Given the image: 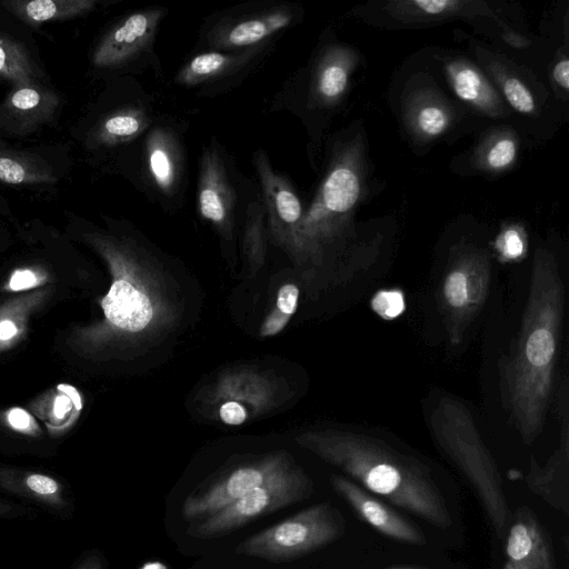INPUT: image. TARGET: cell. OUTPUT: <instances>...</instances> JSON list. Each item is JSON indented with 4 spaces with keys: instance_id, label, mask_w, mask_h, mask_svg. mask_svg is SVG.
I'll use <instances>...</instances> for the list:
<instances>
[{
    "instance_id": "obj_1",
    "label": "cell",
    "mask_w": 569,
    "mask_h": 569,
    "mask_svg": "<svg viewBox=\"0 0 569 569\" xmlns=\"http://www.w3.org/2000/svg\"><path fill=\"white\" fill-rule=\"evenodd\" d=\"M84 241L102 258L111 281L100 300L102 317L74 327L67 343L80 357L99 359L153 338L171 326L176 308L157 270L129 241L90 231Z\"/></svg>"
},
{
    "instance_id": "obj_2",
    "label": "cell",
    "mask_w": 569,
    "mask_h": 569,
    "mask_svg": "<svg viewBox=\"0 0 569 569\" xmlns=\"http://www.w3.org/2000/svg\"><path fill=\"white\" fill-rule=\"evenodd\" d=\"M563 311L565 286L557 264L539 254L515 347L500 366L503 403L527 445L537 438L546 420Z\"/></svg>"
},
{
    "instance_id": "obj_3",
    "label": "cell",
    "mask_w": 569,
    "mask_h": 569,
    "mask_svg": "<svg viewBox=\"0 0 569 569\" xmlns=\"http://www.w3.org/2000/svg\"><path fill=\"white\" fill-rule=\"evenodd\" d=\"M297 443L339 468L363 489L446 529L452 519L430 469L383 440L342 430L306 431Z\"/></svg>"
},
{
    "instance_id": "obj_4",
    "label": "cell",
    "mask_w": 569,
    "mask_h": 569,
    "mask_svg": "<svg viewBox=\"0 0 569 569\" xmlns=\"http://www.w3.org/2000/svg\"><path fill=\"white\" fill-rule=\"evenodd\" d=\"M431 435L475 490L496 535L502 539L512 515L499 469L470 411L459 400L441 397L429 416Z\"/></svg>"
},
{
    "instance_id": "obj_5",
    "label": "cell",
    "mask_w": 569,
    "mask_h": 569,
    "mask_svg": "<svg viewBox=\"0 0 569 569\" xmlns=\"http://www.w3.org/2000/svg\"><path fill=\"white\" fill-rule=\"evenodd\" d=\"M345 520L332 505H313L243 540L239 555L284 562L313 552L345 533Z\"/></svg>"
},
{
    "instance_id": "obj_6",
    "label": "cell",
    "mask_w": 569,
    "mask_h": 569,
    "mask_svg": "<svg viewBox=\"0 0 569 569\" xmlns=\"http://www.w3.org/2000/svg\"><path fill=\"white\" fill-rule=\"evenodd\" d=\"M312 491L313 483L310 477L291 460L260 486L190 526L187 532L201 539L219 537L253 519L301 501Z\"/></svg>"
},
{
    "instance_id": "obj_7",
    "label": "cell",
    "mask_w": 569,
    "mask_h": 569,
    "mask_svg": "<svg viewBox=\"0 0 569 569\" xmlns=\"http://www.w3.org/2000/svg\"><path fill=\"white\" fill-rule=\"evenodd\" d=\"M291 460L288 452L274 451L234 468L203 491L189 496L183 502V518L196 520L213 515L260 486Z\"/></svg>"
},
{
    "instance_id": "obj_8",
    "label": "cell",
    "mask_w": 569,
    "mask_h": 569,
    "mask_svg": "<svg viewBox=\"0 0 569 569\" xmlns=\"http://www.w3.org/2000/svg\"><path fill=\"white\" fill-rule=\"evenodd\" d=\"M487 263L479 260L459 261L446 273L440 291V306L452 343H458L471 318L482 306L489 289Z\"/></svg>"
},
{
    "instance_id": "obj_9",
    "label": "cell",
    "mask_w": 569,
    "mask_h": 569,
    "mask_svg": "<svg viewBox=\"0 0 569 569\" xmlns=\"http://www.w3.org/2000/svg\"><path fill=\"white\" fill-rule=\"evenodd\" d=\"M256 169L263 193L264 214L273 238L289 253L300 258L299 227L302 204L289 181L276 172L267 156L259 151Z\"/></svg>"
},
{
    "instance_id": "obj_10",
    "label": "cell",
    "mask_w": 569,
    "mask_h": 569,
    "mask_svg": "<svg viewBox=\"0 0 569 569\" xmlns=\"http://www.w3.org/2000/svg\"><path fill=\"white\" fill-rule=\"evenodd\" d=\"M279 385L268 372L237 367L220 373L204 399L214 409L223 402H236L251 419L271 410L279 402Z\"/></svg>"
},
{
    "instance_id": "obj_11",
    "label": "cell",
    "mask_w": 569,
    "mask_h": 569,
    "mask_svg": "<svg viewBox=\"0 0 569 569\" xmlns=\"http://www.w3.org/2000/svg\"><path fill=\"white\" fill-rule=\"evenodd\" d=\"M330 483L351 509L381 535L402 543H426V536L419 527L355 481L333 475Z\"/></svg>"
},
{
    "instance_id": "obj_12",
    "label": "cell",
    "mask_w": 569,
    "mask_h": 569,
    "mask_svg": "<svg viewBox=\"0 0 569 569\" xmlns=\"http://www.w3.org/2000/svg\"><path fill=\"white\" fill-rule=\"evenodd\" d=\"M59 97L44 83L13 87L0 102V133L30 136L49 123L58 108Z\"/></svg>"
},
{
    "instance_id": "obj_13",
    "label": "cell",
    "mask_w": 569,
    "mask_h": 569,
    "mask_svg": "<svg viewBox=\"0 0 569 569\" xmlns=\"http://www.w3.org/2000/svg\"><path fill=\"white\" fill-rule=\"evenodd\" d=\"M163 13L161 9H147L120 20L96 47L92 64L97 68H114L131 60L147 48Z\"/></svg>"
},
{
    "instance_id": "obj_14",
    "label": "cell",
    "mask_w": 569,
    "mask_h": 569,
    "mask_svg": "<svg viewBox=\"0 0 569 569\" xmlns=\"http://www.w3.org/2000/svg\"><path fill=\"white\" fill-rule=\"evenodd\" d=\"M197 196L201 217L221 232H230L236 193L227 176L222 159L214 148H209L202 154Z\"/></svg>"
},
{
    "instance_id": "obj_15",
    "label": "cell",
    "mask_w": 569,
    "mask_h": 569,
    "mask_svg": "<svg viewBox=\"0 0 569 569\" xmlns=\"http://www.w3.org/2000/svg\"><path fill=\"white\" fill-rule=\"evenodd\" d=\"M507 561L525 569H556L551 541L528 507L512 516L506 533Z\"/></svg>"
},
{
    "instance_id": "obj_16",
    "label": "cell",
    "mask_w": 569,
    "mask_h": 569,
    "mask_svg": "<svg viewBox=\"0 0 569 569\" xmlns=\"http://www.w3.org/2000/svg\"><path fill=\"white\" fill-rule=\"evenodd\" d=\"M569 442L561 441L542 467L531 457L526 483L531 492L548 505L569 515Z\"/></svg>"
},
{
    "instance_id": "obj_17",
    "label": "cell",
    "mask_w": 569,
    "mask_h": 569,
    "mask_svg": "<svg viewBox=\"0 0 569 569\" xmlns=\"http://www.w3.org/2000/svg\"><path fill=\"white\" fill-rule=\"evenodd\" d=\"M292 20L293 13L289 9L258 12L218 28L212 42L224 49L256 46L289 27Z\"/></svg>"
},
{
    "instance_id": "obj_18",
    "label": "cell",
    "mask_w": 569,
    "mask_h": 569,
    "mask_svg": "<svg viewBox=\"0 0 569 569\" xmlns=\"http://www.w3.org/2000/svg\"><path fill=\"white\" fill-rule=\"evenodd\" d=\"M52 287H39L0 305V352L14 348L26 336L29 320L51 297Z\"/></svg>"
},
{
    "instance_id": "obj_19",
    "label": "cell",
    "mask_w": 569,
    "mask_h": 569,
    "mask_svg": "<svg viewBox=\"0 0 569 569\" xmlns=\"http://www.w3.org/2000/svg\"><path fill=\"white\" fill-rule=\"evenodd\" d=\"M0 4L23 23L39 27L89 13L98 2L96 0H8Z\"/></svg>"
},
{
    "instance_id": "obj_20",
    "label": "cell",
    "mask_w": 569,
    "mask_h": 569,
    "mask_svg": "<svg viewBox=\"0 0 569 569\" xmlns=\"http://www.w3.org/2000/svg\"><path fill=\"white\" fill-rule=\"evenodd\" d=\"M57 181L53 168L39 154L0 148V182L12 186H39Z\"/></svg>"
},
{
    "instance_id": "obj_21",
    "label": "cell",
    "mask_w": 569,
    "mask_h": 569,
    "mask_svg": "<svg viewBox=\"0 0 569 569\" xmlns=\"http://www.w3.org/2000/svg\"><path fill=\"white\" fill-rule=\"evenodd\" d=\"M147 171L163 193H171L180 177V160L171 136L157 129L151 132L146 149Z\"/></svg>"
},
{
    "instance_id": "obj_22",
    "label": "cell",
    "mask_w": 569,
    "mask_h": 569,
    "mask_svg": "<svg viewBox=\"0 0 569 569\" xmlns=\"http://www.w3.org/2000/svg\"><path fill=\"white\" fill-rule=\"evenodd\" d=\"M0 79L13 87L44 83V73L27 48L0 32Z\"/></svg>"
},
{
    "instance_id": "obj_23",
    "label": "cell",
    "mask_w": 569,
    "mask_h": 569,
    "mask_svg": "<svg viewBox=\"0 0 569 569\" xmlns=\"http://www.w3.org/2000/svg\"><path fill=\"white\" fill-rule=\"evenodd\" d=\"M147 126L146 114L136 108L114 111L99 121L91 131L93 146H116L137 137Z\"/></svg>"
},
{
    "instance_id": "obj_24",
    "label": "cell",
    "mask_w": 569,
    "mask_h": 569,
    "mask_svg": "<svg viewBox=\"0 0 569 569\" xmlns=\"http://www.w3.org/2000/svg\"><path fill=\"white\" fill-rule=\"evenodd\" d=\"M241 54H226L218 51L202 52L192 57L178 72L176 80L192 86L227 73L240 66L247 58Z\"/></svg>"
},
{
    "instance_id": "obj_25",
    "label": "cell",
    "mask_w": 569,
    "mask_h": 569,
    "mask_svg": "<svg viewBox=\"0 0 569 569\" xmlns=\"http://www.w3.org/2000/svg\"><path fill=\"white\" fill-rule=\"evenodd\" d=\"M263 204L259 201L252 202L248 208L244 229V249L252 266L260 264L263 258Z\"/></svg>"
},
{
    "instance_id": "obj_26",
    "label": "cell",
    "mask_w": 569,
    "mask_h": 569,
    "mask_svg": "<svg viewBox=\"0 0 569 569\" xmlns=\"http://www.w3.org/2000/svg\"><path fill=\"white\" fill-rule=\"evenodd\" d=\"M21 488L29 496L51 506L63 507L61 485L52 477L39 472H26L22 475Z\"/></svg>"
},
{
    "instance_id": "obj_27",
    "label": "cell",
    "mask_w": 569,
    "mask_h": 569,
    "mask_svg": "<svg viewBox=\"0 0 569 569\" xmlns=\"http://www.w3.org/2000/svg\"><path fill=\"white\" fill-rule=\"evenodd\" d=\"M347 81L346 69L336 61H329L319 70L316 89L322 99L332 100L345 91Z\"/></svg>"
},
{
    "instance_id": "obj_28",
    "label": "cell",
    "mask_w": 569,
    "mask_h": 569,
    "mask_svg": "<svg viewBox=\"0 0 569 569\" xmlns=\"http://www.w3.org/2000/svg\"><path fill=\"white\" fill-rule=\"evenodd\" d=\"M452 84L456 94L463 101L480 103L485 96L481 77L470 68H462L452 74Z\"/></svg>"
},
{
    "instance_id": "obj_29",
    "label": "cell",
    "mask_w": 569,
    "mask_h": 569,
    "mask_svg": "<svg viewBox=\"0 0 569 569\" xmlns=\"http://www.w3.org/2000/svg\"><path fill=\"white\" fill-rule=\"evenodd\" d=\"M505 97L510 106L520 113H531L535 101L528 88L517 78H509L502 87Z\"/></svg>"
},
{
    "instance_id": "obj_30",
    "label": "cell",
    "mask_w": 569,
    "mask_h": 569,
    "mask_svg": "<svg viewBox=\"0 0 569 569\" xmlns=\"http://www.w3.org/2000/svg\"><path fill=\"white\" fill-rule=\"evenodd\" d=\"M371 307L383 319H393L405 309L403 296L399 290H381L372 298Z\"/></svg>"
},
{
    "instance_id": "obj_31",
    "label": "cell",
    "mask_w": 569,
    "mask_h": 569,
    "mask_svg": "<svg viewBox=\"0 0 569 569\" xmlns=\"http://www.w3.org/2000/svg\"><path fill=\"white\" fill-rule=\"evenodd\" d=\"M418 126L420 130L429 136L442 132L447 126V114L436 106L422 108L418 113Z\"/></svg>"
},
{
    "instance_id": "obj_32",
    "label": "cell",
    "mask_w": 569,
    "mask_h": 569,
    "mask_svg": "<svg viewBox=\"0 0 569 569\" xmlns=\"http://www.w3.org/2000/svg\"><path fill=\"white\" fill-rule=\"evenodd\" d=\"M46 274L42 271L32 268H26L14 271L8 283V290L22 291L37 289L44 283Z\"/></svg>"
},
{
    "instance_id": "obj_33",
    "label": "cell",
    "mask_w": 569,
    "mask_h": 569,
    "mask_svg": "<svg viewBox=\"0 0 569 569\" xmlns=\"http://www.w3.org/2000/svg\"><path fill=\"white\" fill-rule=\"evenodd\" d=\"M516 156V144L510 139L497 141L488 153V164L495 169H501L512 162Z\"/></svg>"
},
{
    "instance_id": "obj_34",
    "label": "cell",
    "mask_w": 569,
    "mask_h": 569,
    "mask_svg": "<svg viewBox=\"0 0 569 569\" xmlns=\"http://www.w3.org/2000/svg\"><path fill=\"white\" fill-rule=\"evenodd\" d=\"M219 420L228 426H240L250 418L248 411L236 402H223L216 408Z\"/></svg>"
},
{
    "instance_id": "obj_35",
    "label": "cell",
    "mask_w": 569,
    "mask_h": 569,
    "mask_svg": "<svg viewBox=\"0 0 569 569\" xmlns=\"http://www.w3.org/2000/svg\"><path fill=\"white\" fill-rule=\"evenodd\" d=\"M299 289L292 283L279 288L276 300V308L282 313L291 316L298 307Z\"/></svg>"
},
{
    "instance_id": "obj_36",
    "label": "cell",
    "mask_w": 569,
    "mask_h": 569,
    "mask_svg": "<svg viewBox=\"0 0 569 569\" xmlns=\"http://www.w3.org/2000/svg\"><path fill=\"white\" fill-rule=\"evenodd\" d=\"M290 319L291 316L284 315L279 309L274 308L262 322L259 331L260 336L271 337L281 332L289 323Z\"/></svg>"
},
{
    "instance_id": "obj_37",
    "label": "cell",
    "mask_w": 569,
    "mask_h": 569,
    "mask_svg": "<svg viewBox=\"0 0 569 569\" xmlns=\"http://www.w3.org/2000/svg\"><path fill=\"white\" fill-rule=\"evenodd\" d=\"M501 253L508 259H516L523 252V242L516 230L506 231L500 241Z\"/></svg>"
},
{
    "instance_id": "obj_38",
    "label": "cell",
    "mask_w": 569,
    "mask_h": 569,
    "mask_svg": "<svg viewBox=\"0 0 569 569\" xmlns=\"http://www.w3.org/2000/svg\"><path fill=\"white\" fill-rule=\"evenodd\" d=\"M412 3L422 12L427 14H439L446 10L458 4L457 1L451 0H418Z\"/></svg>"
},
{
    "instance_id": "obj_39",
    "label": "cell",
    "mask_w": 569,
    "mask_h": 569,
    "mask_svg": "<svg viewBox=\"0 0 569 569\" xmlns=\"http://www.w3.org/2000/svg\"><path fill=\"white\" fill-rule=\"evenodd\" d=\"M9 423L16 429L23 432L34 430V425L31 417L22 409H12L8 413Z\"/></svg>"
},
{
    "instance_id": "obj_40",
    "label": "cell",
    "mask_w": 569,
    "mask_h": 569,
    "mask_svg": "<svg viewBox=\"0 0 569 569\" xmlns=\"http://www.w3.org/2000/svg\"><path fill=\"white\" fill-rule=\"evenodd\" d=\"M553 78L556 82L563 89L569 88V61L563 59L553 68Z\"/></svg>"
},
{
    "instance_id": "obj_41",
    "label": "cell",
    "mask_w": 569,
    "mask_h": 569,
    "mask_svg": "<svg viewBox=\"0 0 569 569\" xmlns=\"http://www.w3.org/2000/svg\"><path fill=\"white\" fill-rule=\"evenodd\" d=\"M77 569H103L101 559L92 555L88 558H86L78 567Z\"/></svg>"
},
{
    "instance_id": "obj_42",
    "label": "cell",
    "mask_w": 569,
    "mask_h": 569,
    "mask_svg": "<svg viewBox=\"0 0 569 569\" xmlns=\"http://www.w3.org/2000/svg\"><path fill=\"white\" fill-rule=\"evenodd\" d=\"M12 510V506L0 501V516L9 513Z\"/></svg>"
},
{
    "instance_id": "obj_43",
    "label": "cell",
    "mask_w": 569,
    "mask_h": 569,
    "mask_svg": "<svg viewBox=\"0 0 569 569\" xmlns=\"http://www.w3.org/2000/svg\"><path fill=\"white\" fill-rule=\"evenodd\" d=\"M503 569H525V568L519 567V566H517V565H513V563H511V562H509V561H506V563H505V566H503Z\"/></svg>"
},
{
    "instance_id": "obj_44",
    "label": "cell",
    "mask_w": 569,
    "mask_h": 569,
    "mask_svg": "<svg viewBox=\"0 0 569 569\" xmlns=\"http://www.w3.org/2000/svg\"><path fill=\"white\" fill-rule=\"evenodd\" d=\"M389 569H425V568L393 567V568H389Z\"/></svg>"
}]
</instances>
